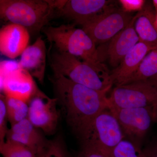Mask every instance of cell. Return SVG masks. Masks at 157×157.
<instances>
[{"label": "cell", "instance_id": "obj_21", "mask_svg": "<svg viewBox=\"0 0 157 157\" xmlns=\"http://www.w3.org/2000/svg\"><path fill=\"white\" fill-rule=\"evenodd\" d=\"M109 157H140L135 145L124 139L116 147Z\"/></svg>", "mask_w": 157, "mask_h": 157}, {"label": "cell", "instance_id": "obj_26", "mask_svg": "<svg viewBox=\"0 0 157 157\" xmlns=\"http://www.w3.org/2000/svg\"><path fill=\"white\" fill-rule=\"evenodd\" d=\"M139 155L140 157H157V138L143 147Z\"/></svg>", "mask_w": 157, "mask_h": 157}, {"label": "cell", "instance_id": "obj_20", "mask_svg": "<svg viewBox=\"0 0 157 157\" xmlns=\"http://www.w3.org/2000/svg\"><path fill=\"white\" fill-rule=\"evenodd\" d=\"M0 152L3 157H37L36 152L17 142L6 140L0 145Z\"/></svg>", "mask_w": 157, "mask_h": 157}, {"label": "cell", "instance_id": "obj_31", "mask_svg": "<svg viewBox=\"0 0 157 157\" xmlns=\"http://www.w3.org/2000/svg\"><path fill=\"white\" fill-rule=\"evenodd\" d=\"M37 157H43V156L42 155V154H40L39 155L37 156Z\"/></svg>", "mask_w": 157, "mask_h": 157}, {"label": "cell", "instance_id": "obj_10", "mask_svg": "<svg viewBox=\"0 0 157 157\" xmlns=\"http://www.w3.org/2000/svg\"><path fill=\"white\" fill-rule=\"evenodd\" d=\"M1 89L4 96L28 104L39 90L33 78L18 66L7 70L1 68Z\"/></svg>", "mask_w": 157, "mask_h": 157}, {"label": "cell", "instance_id": "obj_1", "mask_svg": "<svg viewBox=\"0 0 157 157\" xmlns=\"http://www.w3.org/2000/svg\"><path fill=\"white\" fill-rule=\"evenodd\" d=\"M52 82L60 113L80 143H83L96 117L110 107L107 93L75 83L63 76H54Z\"/></svg>", "mask_w": 157, "mask_h": 157}, {"label": "cell", "instance_id": "obj_8", "mask_svg": "<svg viewBox=\"0 0 157 157\" xmlns=\"http://www.w3.org/2000/svg\"><path fill=\"white\" fill-rule=\"evenodd\" d=\"M133 17L122 9L110 6L104 13L83 26L82 29L96 45L103 44L127 27Z\"/></svg>", "mask_w": 157, "mask_h": 157}, {"label": "cell", "instance_id": "obj_9", "mask_svg": "<svg viewBox=\"0 0 157 157\" xmlns=\"http://www.w3.org/2000/svg\"><path fill=\"white\" fill-rule=\"evenodd\" d=\"M27 118L33 125L47 135L56 131L61 115L56 98H50L39 90L28 103Z\"/></svg>", "mask_w": 157, "mask_h": 157}, {"label": "cell", "instance_id": "obj_27", "mask_svg": "<svg viewBox=\"0 0 157 157\" xmlns=\"http://www.w3.org/2000/svg\"><path fill=\"white\" fill-rule=\"evenodd\" d=\"M154 121L157 123V104L153 107Z\"/></svg>", "mask_w": 157, "mask_h": 157}, {"label": "cell", "instance_id": "obj_11", "mask_svg": "<svg viewBox=\"0 0 157 157\" xmlns=\"http://www.w3.org/2000/svg\"><path fill=\"white\" fill-rule=\"evenodd\" d=\"M110 2L106 0L65 1L58 12L61 16L72 21L74 25L83 26L104 13L110 7Z\"/></svg>", "mask_w": 157, "mask_h": 157}, {"label": "cell", "instance_id": "obj_3", "mask_svg": "<svg viewBox=\"0 0 157 157\" xmlns=\"http://www.w3.org/2000/svg\"><path fill=\"white\" fill-rule=\"evenodd\" d=\"M74 25L49 26L42 31L56 50L80 58L98 69L107 70L100 59L95 42L82 29L76 28Z\"/></svg>", "mask_w": 157, "mask_h": 157}, {"label": "cell", "instance_id": "obj_28", "mask_svg": "<svg viewBox=\"0 0 157 157\" xmlns=\"http://www.w3.org/2000/svg\"><path fill=\"white\" fill-rule=\"evenodd\" d=\"M149 80H150V81L157 87V74H156L155 76L150 78Z\"/></svg>", "mask_w": 157, "mask_h": 157}, {"label": "cell", "instance_id": "obj_30", "mask_svg": "<svg viewBox=\"0 0 157 157\" xmlns=\"http://www.w3.org/2000/svg\"><path fill=\"white\" fill-rule=\"evenodd\" d=\"M155 25L156 28L157 29V14L156 15L155 19Z\"/></svg>", "mask_w": 157, "mask_h": 157}, {"label": "cell", "instance_id": "obj_25", "mask_svg": "<svg viewBox=\"0 0 157 157\" xmlns=\"http://www.w3.org/2000/svg\"><path fill=\"white\" fill-rule=\"evenodd\" d=\"M119 2L122 10L127 13L141 11L143 10L145 4V1L144 0H120Z\"/></svg>", "mask_w": 157, "mask_h": 157}, {"label": "cell", "instance_id": "obj_7", "mask_svg": "<svg viewBox=\"0 0 157 157\" xmlns=\"http://www.w3.org/2000/svg\"><path fill=\"white\" fill-rule=\"evenodd\" d=\"M124 139L120 124L109 107L96 117L86 140L81 144H89L96 147L109 156Z\"/></svg>", "mask_w": 157, "mask_h": 157}, {"label": "cell", "instance_id": "obj_24", "mask_svg": "<svg viewBox=\"0 0 157 157\" xmlns=\"http://www.w3.org/2000/svg\"><path fill=\"white\" fill-rule=\"evenodd\" d=\"M75 157H109L100 149L89 144H81L78 153Z\"/></svg>", "mask_w": 157, "mask_h": 157}, {"label": "cell", "instance_id": "obj_17", "mask_svg": "<svg viewBox=\"0 0 157 157\" xmlns=\"http://www.w3.org/2000/svg\"><path fill=\"white\" fill-rule=\"evenodd\" d=\"M156 15L149 7H144L135 16L134 27L139 42L153 48L157 47V29L155 25Z\"/></svg>", "mask_w": 157, "mask_h": 157}, {"label": "cell", "instance_id": "obj_13", "mask_svg": "<svg viewBox=\"0 0 157 157\" xmlns=\"http://www.w3.org/2000/svg\"><path fill=\"white\" fill-rule=\"evenodd\" d=\"M6 140L27 147L36 152L38 155L44 151L49 142L28 118L11 125Z\"/></svg>", "mask_w": 157, "mask_h": 157}, {"label": "cell", "instance_id": "obj_5", "mask_svg": "<svg viewBox=\"0 0 157 157\" xmlns=\"http://www.w3.org/2000/svg\"><path fill=\"white\" fill-rule=\"evenodd\" d=\"M108 98L111 108L154 107L157 104V87L149 79L135 82L115 86Z\"/></svg>", "mask_w": 157, "mask_h": 157}, {"label": "cell", "instance_id": "obj_29", "mask_svg": "<svg viewBox=\"0 0 157 157\" xmlns=\"http://www.w3.org/2000/svg\"><path fill=\"white\" fill-rule=\"evenodd\" d=\"M153 3L155 9L157 13V0H153Z\"/></svg>", "mask_w": 157, "mask_h": 157}, {"label": "cell", "instance_id": "obj_19", "mask_svg": "<svg viewBox=\"0 0 157 157\" xmlns=\"http://www.w3.org/2000/svg\"><path fill=\"white\" fill-rule=\"evenodd\" d=\"M4 96L8 121L11 125L27 118L29 113L28 103Z\"/></svg>", "mask_w": 157, "mask_h": 157}, {"label": "cell", "instance_id": "obj_6", "mask_svg": "<svg viewBox=\"0 0 157 157\" xmlns=\"http://www.w3.org/2000/svg\"><path fill=\"white\" fill-rule=\"evenodd\" d=\"M110 109L120 124L124 139L133 144L140 153L145 137L154 122L153 107Z\"/></svg>", "mask_w": 157, "mask_h": 157}, {"label": "cell", "instance_id": "obj_22", "mask_svg": "<svg viewBox=\"0 0 157 157\" xmlns=\"http://www.w3.org/2000/svg\"><path fill=\"white\" fill-rule=\"evenodd\" d=\"M41 154L44 157H71L68 154L63 144L59 139L49 141Z\"/></svg>", "mask_w": 157, "mask_h": 157}, {"label": "cell", "instance_id": "obj_23", "mask_svg": "<svg viewBox=\"0 0 157 157\" xmlns=\"http://www.w3.org/2000/svg\"><path fill=\"white\" fill-rule=\"evenodd\" d=\"M8 119L4 95L0 97V145L5 143L9 128L7 127Z\"/></svg>", "mask_w": 157, "mask_h": 157}, {"label": "cell", "instance_id": "obj_16", "mask_svg": "<svg viewBox=\"0 0 157 157\" xmlns=\"http://www.w3.org/2000/svg\"><path fill=\"white\" fill-rule=\"evenodd\" d=\"M47 50L45 41L40 36L33 44L28 46L24 51L18 66L25 70L33 78L40 82H44L46 65Z\"/></svg>", "mask_w": 157, "mask_h": 157}, {"label": "cell", "instance_id": "obj_15", "mask_svg": "<svg viewBox=\"0 0 157 157\" xmlns=\"http://www.w3.org/2000/svg\"><path fill=\"white\" fill-rule=\"evenodd\" d=\"M135 20L134 17L127 27L109 41L106 55L109 65L114 69L139 42L134 27Z\"/></svg>", "mask_w": 157, "mask_h": 157}, {"label": "cell", "instance_id": "obj_12", "mask_svg": "<svg viewBox=\"0 0 157 157\" xmlns=\"http://www.w3.org/2000/svg\"><path fill=\"white\" fill-rule=\"evenodd\" d=\"M30 33L24 27L10 23L0 30V51L9 59L21 56L28 46Z\"/></svg>", "mask_w": 157, "mask_h": 157}, {"label": "cell", "instance_id": "obj_18", "mask_svg": "<svg viewBox=\"0 0 157 157\" xmlns=\"http://www.w3.org/2000/svg\"><path fill=\"white\" fill-rule=\"evenodd\" d=\"M156 74L157 47L147 54L129 83L135 82L148 80Z\"/></svg>", "mask_w": 157, "mask_h": 157}, {"label": "cell", "instance_id": "obj_14", "mask_svg": "<svg viewBox=\"0 0 157 157\" xmlns=\"http://www.w3.org/2000/svg\"><path fill=\"white\" fill-rule=\"evenodd\" d=\"M154 48L143 42H139L137 43L127 54L117 67L110 72V77L113 84L118 86L129 83L143 59Z\"/></svg>", "mask_w": 157, "mask_h": 157}, {"label": "cell", "instance_id": "obj_4", "mask_svg": "<svg viewBox=\"0 0 157 157\" xmlns=\"http://www.w3.org/2000/svg\"><path fill=\"white\" fill-rule=\"evenodd\" d=\"M56 10L54 1H0L1 19L24 27L30 34L38 33L45 28Z\"/></svg>", "mask_w": 157, "mask_h": 157}, {"label": "cell", "instance_id": "obj_2", "mask_svg": "<svg viewBox=\"0 0 157 157\" xmlns=\"http://www.w3.org/2000/svg\"><path fill=\"white\" fill-rule=\"evenodd\" d=\"M49 63L54 76H64L75 83L106 93L113 85L108 70L98 69L70 54L52 51Z\"/></svg>", "mask_w": 157, "mask_h": 157}]
</instances>
